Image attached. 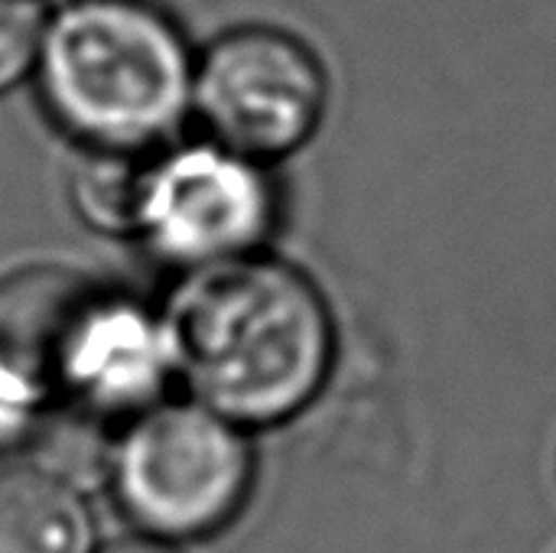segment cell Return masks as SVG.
<instances>
[{
	"label": "cell",
	"instance_id": "ba28073f",
	"mask_svg": "<svg viewBox=\"0 0 556 553\" xmlns=\"http://www.w3.org/2000/svg\"><path fill=\"white\" fill-rule=\"evenodd\" d=\"M42 26L36 0H0V95L33 72Z\"/></svg>",
	"mask_w": 556,
	"mask_h": 553
},
{
	"label": "cell",
	"instance_id": "7a4b0ae2",
	"mask_svg": "<svg viewBox=\"0 0 556 553\" xmlns=\"http://www.w3.org/2000/svg\"><path fill=\"white\" fill-rule=\"evenodd\" d=\"M195 55L156 0H65L33 68L49 117L85 150L153 153L192 114Z\"/></svg>",
	"mask_w": 556,
	"mask_h": 553
},
{
	"label": "cell",
	"instance_id": "8992f818",
	"mask_svg": "<svg viewBox=\"0 0 556 553\" xmlns=\"http://www.w3.org/2000/svg\"><path fill=\"white\" fill-rule=\"evenodd\" d=\"M0 553H98L94 518L75 486L39 466L3 473Z\"/></svg>",
	"mask_w": 556,
	"mask_h": 553
},
{
	"label": "cell",
	"instance_id": "5b68a950",
	"mask_svg": "<svg viewBox=\"0 0 556 553\" xmlns=\"http://www.w3.org/2000/svg\"><path fill=\"white\" fill-rule=\"evenodd\" d=\"M329 108V75L306 39L244 23L195 55L192 114L208 140L274 163L306 147Z\"/></svg>",
	"mask_w": 556,
	"mask_h": 553
},
{
	"label": "cell",
	"instance_id": "9c48e42d",
	"mask_svg": "<svg viewBox=\"0 0 556 553\" xmlns=\"http://www.w3.org/2000/svg\"><path fill=\"white\" fill-rule=\"evenodd\" d=\"M42 411L46 407L39 401H33L10 378L0 375V453H7L16 443H23V437L33 433V427H36Z\"/></svg>",
	"mask_w": 556,
	"mask_h": 553
},
{
	"label": "cell",
	"instance_id": "30bf717a",
	"mask_svg": "<svg viewBox=\"0 0 556 553\" xmlns=\"http://www.w3.org/2000/svg\"><path fill=\"white\" fill-rule=\"evenodd\" d=\"M98 553H179L176 551V544H163V541H153V538H130V541H117V544H111V548H104V551Z\"/></svg>",
	"mask_w": 556,
	"mask_h": 553
},
{
	"label": "cell",
	"instance_id": "277c9868",
	"mask_svg": "<svg viewBox=\"0 0 556 553\" xmlns=\"http://www.w3.org/2000/svg\"><path fill=\"white\" fill-rule=\"evenodd\" d=\"M277 218L280 196L267 163L208 137L166 143L143 160L134 235L182 274L261 254Z\"/></svg>",
	"mask_w": 556,
	"mask_h": 553
},
{
	"label": "cell",
	"instance_id": "3957f363",
	"mask_svg": "<svg viewBox=\"0 0 556 553\" xmlns=\"http://www.w3.org/2000/svg\"><path fill=\"white\" fill-rule=\"evenodd\" d=\"M254 486L248 430L192 398H163L121 424L111 489L143 538L163 544L222 531Z\"/></svg>",
	"mask_w": 556,
	"mask_h": 553
},
{
	"label": "cell",
	"instance_id": "6da1fadb",
	"mask_svg": "<svg viewBox=\"0 0 556 553\" xmlns=\"http://www.w3.org/2000/svg\"><path fill=\"white\" fill-rule=\"evenodd\" d=\"M163 319L176 381L244 430L306 411L336 362L323 290L267 251L182 274Z\"/></svg>",
	"mask_w": 556,
	"mask_h": 553
},
{
	"label": "cell",
	"instance_id": "52a82bcc",
	"mask_svg": "<svg viewBox=\"0 0 556 553\" xmlns=\"http://www.w3.org/2000/svg\"><path fill=\"white\" fill-rule=\"evenodd\" d=\"M143 160L147 153L85 150L68 183L72 205L85 225L104 235H134Z\"/></svg>",
	"mask_w": 556,
	"mask_h": 553
}]
</instances>
